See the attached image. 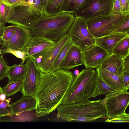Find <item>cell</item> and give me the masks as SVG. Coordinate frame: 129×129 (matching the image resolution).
<instances>
[{
  "instance_id": "obj_1",
  "label": "cell",
  "mask_w": 129,
  "mask_h": 129,
  "mask_svg": "<svg viewBox=\"0 0 129 129\" xmlns=\"http://www.w3.org/2000/svg\"><path fill=\"white\" fill-rule=\"evenodd\" d=\"M76 76L68 70L58 69L41 72L37 89L33 96L36 101V117L45 116L54 111L62 101Z\"/></svg>"
},
{
  "instance_id": "obj_2",
  "label": "cell",
  "mask_w": 129,
  "mask_h": 129,
  "mask_svg": "<svg viewBox=\"0 0 129 129\" xmlns=\"http://www.w3.org/2000/svg\"><path fill=\"white\" fill-rule=\"evenodd\" d=\"M101 99L71 104H60L57 108V118L67 122H92L107 116Z\"/></svg>"
},
{
  "instance_id": "obj_3",
  "label": "cell",
  "mask_w": 129,
  "mask_h": 129,
  "mask_svg": "<svg viewBox=\"0 0 129 129\" xmlns=\"http://www.w3.org/2000/svg\"><path fill=\"white\" fill-rule=\"evenodd\" d=\"M74 17V14L68 12L50 16L43 14L30 28L33 36H43L55 42L68 33Z\"/></svg>"
},
{
  "instance_id": "obj_4",
  "label": "cell",
  "mask_w": 129,
  "mask_h": 129,
  "mask_svg": "<svg viewBox=\"0 0 129 129\" xmlns=\"http://www.w3.org/2000/svg\"><path fill=\"white\" fill-rule=\"evenodd\" d=\"M97 74L96 71L92 69L82 70L71 84L60 104H72L88 100Z\"/></svg>"
},
{
  "instance_id": "obj_5",
  "label": "cell",
  "mask_w": 129,
  "mask_h": 129,
  "mask_svg": "<svg viewBox=\"0 0 129 129\" xmlns=\"http://www.w3.org/2000/svg\"><path fill=\"white\" fill-rule=\"evenodd\" d=\"M129 18V15L111 14L86 20L88 28L95 38L103 37L115 30Z\"/></svg>"
},
{
  "instance_id": "obj_6",
  "label": "cell",
  "mask_w": 129,
  "mask_h": 129,
  "mask_svg": "<svg viewBox=\"0 0 129 129\" xmlns=\"http://www.w3.org/2000/svg\"><path fill=\"white\" fill-rule=\"evenodd\" d=\"M68 33L73 45L82 50L95 45V38L88 28L86 20L83 18L75 16Z\"/></svg>"
},
{
  "instance_id": "obj_7",
  "label": "cell",
  "mask_w": 129,
  "mask_h": 129,
  "mask_svg": "<svg viewBox=\"0 0 129 129\" xmlns=\"http://www.w3.org/2000/svg\"><path fill=\"white\" fill-rule=\"evenodd\" d=\"M69 39L67 33L50 47L30 57L35 61L41 72L46 73L53 70L56 57Z\"/></svg>"
},
{
  "instance_id": "obj_8",
  "label": "cell",
  "mask_w": 129,
  "mask_h": 129,
  "mask_svg": "<svg viewBox=\"0 0 129 129\" xmlns=\"http://www.w3.org/2000/svg\"><path fill=\"white\" fill-rule=\"evenodd\" d=\"M42 14V12L31 6L19 5L13 7L7 22L30 29Z\"/></svg>"
},
{
  "instance_id": "obj_9",
  "label": "cell",
  "mask_w": 129,
  "mask_h": 129,
  "mask_svg": "<svg viewBox=\"0 0 129 129\" xmlns=\"http://www.w3.org/2000/svg\"><path fill=\"white\" fill-rule=\"evenodd\" d=\"M101 102L105 106L107 118H110L125 112L129 105V92H116L106 96Z\"/></svg>"
},
{
  "instance_id": "obj_10",
  "label": "cell",
  "mask_w": 129,
  "mask_h": 129,
  "mask_svg": "<svg viewBox=\"0 0 129 129\" xmlns=\"http://www.w3.org/2000/svg\"><path fill=\"white\" fill-rule=\"evenodd\" d=\"M25 64L26 72L23 80L21 91L23 96H33L37 88L41 71L35 61L31 57L27 58Z\"/></svg>"
},
{
  "instance_id": "obj_11",
  "label": "cell",
  "mask_w": 129,
  "mask_h": 129,
  "mask_svg": "<svg viewBox=\"0 0 129 129\" xmlns=\"http://www.w3.org/2000/svg\"><path fill=\"white\" fill-rule=\"evenodd\" d=\"M113 0H91L89 4L82 10L75 13L79 16L87 20L112 13Z\"/></svg>"
},
{
  "instance_id": "obj_12",
  "label": "cell",
  "mask_w": 129,
  "mask_h": 129,
  "mask_svg": "<svg viewBox=\"0 0 129 129\" xmlns=\"http://www.w3.org/2000/svg\"><path fill=\"white\" fill-rule=\"evenodd\" d=\"M17 25L11 38L7 42L2 43L1 48H10L22 51L28 44L33 35L30 29Z\"/></svg>"
},
{
  "instance_id": "obj_13",
  "label": "cell",
  "mask_w": 129,
  "mask_h": 129,
  "mask_svg": "<svg viewBox=\"0 0 129 129\" xmlns=\"http://www.w3.org/2000/svg\"><path fill=\"white\" fill-rule=\"evenodd\" d=\"M83 64L86 68H96L110 55L104 49L95 45L82 51Z\"/></svg>"
},
{
  "instance_id": "obj_14",
  "label": "cell",
  "mask_w": 129,
  "mask_h": 129,
  "mask_svg": "<svg viewBox=\"0 0 129 129\" xmlns=\"http://www.w3.org/2000/svg\"><path fill=\"white\" fill-rule=\"evenodd\" d=\"M82 51L73 44L69 49L57 69L69 70L82 65L83 61Z\"/></svg>"
},
{
  "instance_id": "obj_15",
  "label": "cell",
  "mask_w": 129,
  "mask_h": 129,
  "mask_svg": "<svg viewBox=\"0 0 129 129\" xmlns=\"http://www.w3.org/2000/svg\"><path fill=\"white\" fill-rule=\"evenodd\" d=\"M54 42L43 36L33 35L22 51L26 54L27 58L50 47Z\"/></svg>"
},
{
  "instance_id": "obj_16",
  "label": "cell",
  "mask_w": 129,
  "mask_h": 129,
  "mask_svg": "<svg viewBox=\"0 0 129 129\" xmlns=\"http://www.w3.org/2000/svg\"><path fill=\"white\" fill-rule=\"evenodd\" d=\"M129 36V33H113L101 37L95 38V45L105 50L109 55L118 42L124 38Z\"/></svg>"
},
{
  "instance_id": "obj_17",
  "label": "cell",
  "mask_w": 129,
  "mask_h": 129,
  "mask_svg": "<svg viewBox=\"0 0 129 129\" xmlns=\"http://www.w3.org/2000/svg\"><path fill=\"white\" fill-rule=\"evenodd\" d=\"M100 66L120 77L124 71L122 58L113 54L104 60Z\"/></svg>"
},
{
  "instance_id": "obj_18",
  "label": "cell",
  "mask_w": 129,
  "mask_h": 129,
  "mask_svg": "<svg viewBox=\"0 0 129 129\" xmlns=\"http://www.w3.org/2000/svg\"><path fill=\"white\" fill-rule=\"evenodd\" d=\"M98 75L109 86L120 92L126 91L120 82V77L115 75L100 66L96 68Z\"/></svg>"
},
{
  "instance_id": "obj_19",
  "label": "cell",
  "mask_w": 129,
  "mask_h": 129,
  "mask_svg": "<svg viewBox=\"0 0 129 129\" xmlns=\"http://www.w3.org/2000/svg\"><path fill=\"white\" fill-rule=\"evenodd\" d=\"M36 101L33 96H23L18 100L11 104L14 114H18L25 111H31L35 109Z\"/></svg>"
},
{
  "instance_id": "obj_20",
  "label": "cell",
  "mask_w": 129,
  "mask_h": 129,
  "mask_svg": "<svg viewBox=\"0 0 129 129\" xmlns=\"http://www.w3.org/2000/svg\"><path fill=\"white\" fill-rule=\"evenodd\" d=\"M119 92H122L117 91L110 87L97 74L90 98H94L100 95L104 94L106 96Z\"/></svg>"
},
{
  "instance_id": "obj_21",
  "label": "cell",
  "mask_w": 129,
  "mask_h": 129,
  "mask_svg": "<svg viewBox=\"0 0 129 129\" xmlns=\"http://www.w3.org/2000/svg\"><path fill=\"white\" fill-rule=\"evenodd\" d=\"M91 0H65L61 12H68L74 14L85 8Z\"/></svg>"
},
{
  "instance_id": "obj_22",
  "label": "cell",
  "mask_w": 129,
  "mask_h": 129,
  "mask_svg": "<svg viewBox=\"0 0 129 129\" xmlns=\"http://www.w3.org/2000/svg\"><path fill=\"white\" fill-rule=\"evenodd\" d=\"M27 68L25 64H14L9 66L7 71L6 77L9 81H17L23 80L26 74Z\"/></svg>"
},
{
  "instance_id": "obj_23",
  "label": "cell",
  "mask_w": 129,
  "mask_h": 129,
  "mask_svg": "<svg viewBox=\"0 0 129 129\" xmlns=\"http://www.w3.org/2000/svg\"><path fill=\"white\" fill-rule=\"evenodd\" d=\"M36 114L26 111L18 114H14L5 118L0 119V122H29L33 121Z\"/></svg>"
},
{
  "instance_id": "obj_24",
  "label": "cell",
  "mask_w": 129,
  "mask_h": 129,
  "mask_svg": "<svg viewBox=\"0 0 129 129\" xmlns=\"http://www.w3.org/2000/svg\"><path fill=\"white\" fill-rule=\"evenodd\" d=\"M65 0H54L44 8L43 14L50 16L59 14L61 12L63 4Z\"/></svg>"
},
{
  "instance_id": "obj_25",
  "label": "cell",
  "mask_w": 129,
  "mask_h": 129,
  "mask_svg": "<svg viewBox=\"0 0 129 129\" xmlns=\"http://www.w3.org/2000/svg\"><path fill=\"white\" fill-rule=\"evenodd\" d=\"M129 36L121 40L114 47L113 54L122 58L129 53Z\"/></svg>"
},
{
  "instance_id": "obj_26",
  "label": "cell",
  "mask_w": 129,
  "mask_h": 129,
  "mask_svg": "<svg viewBox=\"0 0 129 129\" xmlns=\"http://www.w3.org/2000/svg\"><path fill=\"white\" fill-rule=\"evenodd\" d=\"M23 80L12 81H9L6 85L2 88V91L7 96H11L21 90Z\"/></svg>"
},
{
  "instance_id": "obj_27",
  "label": "cell",
  "mask_w": 129,
  "mask_h": 129,
  "mask_svg": "<svg viewBox=\"0 0 129 129\" xmlns=\"http://www.w3.org/2000/svg\"><path fill=\"white\" fill-rule=\"evenodd\" d=\"M13 7L10 6L0 0V23L5 25L10 17Z\"/></svg>"
},
{
  "instance_id": "obj_28",
  "label": "cell",
  "mask_w": 129,
  "mask_h": 129,
  "mask_svg": "<svg viewBox=\"0 0 129 129\" xmlns=\"http://www.w3.org/2000/svg\"><path fill=\"white\" fill-rule=\"evenodd\" d=\"M73 44L69 38L67 42L62 47L56 57L53 64V70L57 69L69 49Z\"/></svg>"
},
{
  "instance_id": "obj_29",
  "label": "cell",
  "mask_w": 129,
  "mask_h": 129,
  "mask_svg": "<svg viewBox=\"0 0 129 129\" xmlns=\"http://www.w3.org/2000/svg\"><path fill=\"white\" fill-rule=\"evenodd\" d=\"M10 98L6 99L5 100L0 99V118L11 116L13 114L12 110Z\"/></svg>"
},
{
  "instance_id": "obj_30",
  "label": "cell",
  "mask_w": 129,
  "mask_h": 129,
  "mask_svg": "<svg viewBox=\"0 0 129 129\" xmlns=\"http://www.w3.org/2000/svg\"><path fill=\"white\" fill-rule=\"evenodd\" d=\"M8 53L11 54L17 57L22 59L21 64H23L24 62L27 59L26 54L22 51L10 48H5L1 50L0 54L2 56H3L4 54Z\"/></svg>"
},
{
  "instance_id": "obj_31",
  "label": "cell",
  "mask_w": 129,
  "mask_h": 129,
  "mask_svg": "<svg viewBox=\"0 0 129 129\" xmlns=\"http://www.w3.org/2000/svg\"><path fill=\"white\" fill-rule=\"evenodd\" d=\"M105 122L112 123H128L129 114L125 112L121 113L111 118H107Z\"/></svg>"
},
{
  "instance_id": "obj_32",
  "label": "cell",
  "mask_w": 129,
  "mask_h": 129,
  "mask_svg": "<svg viewBox=\"0 0 129 129\" xmlns=\"http://www.w3.org/2000/svg\"><path fill=\"white\" fill-rule=\"evenodd\" d=\"M16 25L9 26H6L2 39L0 42V45L3 42L9 40L13 35L16 27Z\"/></svg>"
},
{
  "instance_id": "obj_33",
  "label": "cell",
  "mask_w": 129,
  "mask_h": 129,
  "mask_svg": "<svg viewBox=\"0 0 129 129\" xmlns=\"http://www.w3.org/2000/svg\"><path fill=\"white\" fill-rule=\"evenodd\" d=\"M9 67L3 56H0V80L6 77L7 71Z\"/></svg>"
},
{
  "instance_id": "obj_34",
  "label": "cell",
  "mask_w": 129,
  "mask_h": 129,
  "mask_svg": "<svg viewBox=\"0 0 129 129\" xmlns=\"http://www.w3.org/2000/svg\"><path fill=\"white\" fill-rule=\"evenodd\" d=\"M120 79L124 89L126 91H127L129 89V71H124Z\"/></svg>"
},
{
  "instance_id": "obj_35",
  "label": "cell",
  "mask_w": 129,
  "mask_h": 129,
  "mask_svg": "<svg viewBox=\"0 0 129 129\" xmlns=\"http://www.w3.org/2000/svg\"><path fill=\"white\" fill-rule=\"evenodd\" d=\"M7 5L11 7H15L19 5L30 6L24 0H2Z\"/></svg>"
},
{
  "instance_id": "obj_36",
  "label": "cell",
  "mask_w": 129,
  "mask_h": 129,
  "mask_svg": "<svg viewBox=\"0 0 129 129\" xmlns=\"http://www.w3.org/2000/svg\"><path fill=\"white\" fill-rule=\"evenodd\" d=\"M26 2L31 6L43 12L44 9L43 0H27Z\"/></svg>"
},
{
  "instance_id": "obj_37",
  "label": "cell",
  "mask_w": 129,
  "mask_h": 129,
  "mask_svg": "<svg viewBox=\"0 0 129 129\" xmlns=\"http://www.w3.org/2000/svg\"><path fill=\"white\" fill-rule=\"evenodd\" d=\"M129 18L126 20L114 31L115 33H129Z\"/></svg>"
},
{
  "instance_id": "obj_38",
  "label": "cell",
  "mask_w": 129,
  "mask_h": 129,
  "mask_svg": "<svg viewBox=\"0 0 129 129\" xmlns=\"http://www.w3.org/2000/svg\"><path fill=\"white\" fill-rule=\"evenodd\" d=\"M121 14L129 15V0H120Z\"/></svg>"
},
{
  "instance_id": "obj_39",
  "label": "cell",
  "mask_w": 129,
  "mask_h": 129,
  "mask_svg": "<svg viewBox=\"0 0 129 129\" xmlns=\"http://www.w3.org/2000/svg\"><path fill=\"white\" fill-rule=\"evenodd\" d=\"M112 13L121 14V9L120 0H113Z\"/></svg>"
},
{
  "instance_id": "obj_40",
  "label": "cell",
  "mask_w": 129,
  "mask_h": 129,
  "mask_svg": "<svg viewBox=\"0 0 129 129\" xmlns=\"http://www.w3.org/2000/svg\"><path fill=\"white\" fill-rule=\"evenodd\" d=\"M122 59L124 71H129V53Z\"/></svg>"
},
{
  "instance_id": "obj_41",
  "label": "cell",
  "mask_w": 129,
  "mask_h": 129,
  "mask_svg": "<svg viewBox=\"0 0 129 129\" xmlns=\"http://www.w3.org/2000/svg\"><path fill=\"white\" fill-rule=\"evenodd\" d=\"M6 27L4 24L0 23V36L1 38L3 34Z\"/></svg>"
},
{
  "instance_id": "obj_42",
  "label": "cell",
  "mask_w": 129,
  "mask_h": 129,
  "mask_svg": "<svg viewBox=\"0 0 129 129\" xmlns=\"http://www.w3.org/2000/svg\"><path fill=\"white\" fill-rule=\"evenodd\" d=\"M54 0H43L44 8L50 3Z\"/></svg>"
},
{
  "instance_id": "obj_43",
  "label": "cell",
  "mask_w": 129,
  "mask_h": 129,
  "mask_svg": "<svg viewBox=\"0 0 129 129\" xmlns=\"http://www.w3.org/2000/svg\"><path fill=\"white\" fill-rule=\"evenodd\" d=\"M74 74L75 76H77L79 74V71L78 70L76 69L74 71Z\"/></svg>"
},
{
  "instance_id": "obj_44",
  "label": "cell",
  "mask_w": 129,
  "mask_h": 129,
  "mask_svg": "<svg viewBox=\"0 0 129 129\" xmlns=\"http://www.w3.org/2000/svg\"><path fill=\"white\" fill-rule=\"evenodd\" d=\"M3 93V92L2 90V88L0 86V93Z\"/></svg>"
},
{
  "instance_id": "obj_45",
  "label": "cell",
  "mask_w": 129,
  "mask_h": 129,
  "mask_svg": "<svg viewBox=\"0 0 129 129\" xmlns=\"http://www.w3.org/2000/svg\"><path fill=\"white\" fill-rule=\"evenodd\" d=\"M1 39H2V38H1V37L0 36V42L1 40Z\"/></svg>"
},
{
  "instance_id": "obj_46",
  "label": "cell",
  "mask_w": 129,
  "mask_h": 129,
  "mask_svg": "<svg viewBox=\"0 0 129 129\" xmlns=\"http://www.w3.org/2000/svg\"><path fill=\"white\" fill-rule=\"evenodd\" d=\"M1 49L0 48V54L1 53Z\"/></svg>"
},
{
  "instance_id": "obj_47",
  "label": "cell",
  "mask_w": 129,
  "mask_h": 129,
  "mask_svg": "<svg viewBox=\"0 0 129 129\" xmlns=\"http://www.w3.org/2000/svg\"><path fill=\"white\" fill-rule=\"evenodd\" d=\"M24 1L26 2L27 0H24Z\"/></svg>"
}]
</instances>
